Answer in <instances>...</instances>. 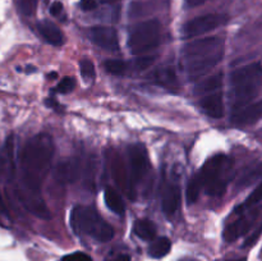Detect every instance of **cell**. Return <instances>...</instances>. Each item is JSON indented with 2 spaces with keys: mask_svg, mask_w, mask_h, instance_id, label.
<instances>
[{
  "mask_svg": "<svg viewBox=\"0 0 262 261\" xmlns=\"http://www.w3.org/2000/svg\"><path fill=\"white\" fill-rule=\"evenodd\" d=\"M53 156V138L46 133L30 138L20 154L18 199L28 211L40 219H50L51 216L50 210L41 196V187L50 170Z\"/></svg>",
  "mask_w": 262,
  "mask_h": 261,
  "instance_id": "cell-1",
  "label": "cell"
},
{
  "mask_svg": "<svg viewBox=\"0 0 262 261\" xmlns=\"http://www.w3.org/2000/svg\"><path fill=\"white\" fill-rule=\"evenodd\" d=\"M227 261H246V258H235V260H227Z\"/></svg>",
  "mask_w": 262,
  "mask_h": 261,
  "instance_id": "cell-40",
  "label": "cell"
},
{
  "mask_svg": "<svg viewBox=\"0 0 262 261\" xmlns=\"http://www.w3.org/2000/svg\"><path fill=\"white\" fill-rule=\"evenodd\" d=\"M224 58V40L219 36L197 38L182 49V67L189 79H199Z\"/></svg>",
  "mask_w": 262,
  "mask_h": 261,
  "instance_id": "cell-2",
  "label": "cell"
},
{
  "mask_svg": "<svg viewBox=\"0 0 262 261\" xmlns=\"http://www.w3.org/2000/svg\"><path fill=\"white\" fill-rule=\"evenodd\" d=\"M100 2L101 3H114V2H117V0H100Z\"/></svg>",
  "mask_w": 262,
  "mask_h": 261,
  "instance_id": "cell-39",
  "label": "cell"
},
{
  "mask_svg": "<svg viewBox=\"0 0 262 261\" xmlns=\"http://www.w3.org/2000/svg\"><path fill=\"white\" fill-rule=\"evenodd\" d=\"M97 2L96 0H81V8L84 12H91V10L96 9Z\"/></svg>",
  "mask_w": 262,
  "mask_h": 261,
  "instance_id": "cell-33",
  "label": "cell"
},
{
  "mask_svg": "<svg viewBox=\"0 0 262 261\" xmlns=\"http://www.w3.org/2000/svg\"><path fill=\"white\" fill-rule=\"evenodd\" d=\"M262 201V181L260 182V184H258L257 187H256L255 189H253L252 193L250 194V196L246 199L245 204L242 205V206L238 207L235 211H239V210H246V209H250V207H253L255 205L260 204Z\"/></svg>",
  "mask_w": 262,
  "mask_h": 261,
  "instance_id": "cell-25",
  "label": "cell"
},
{
  "mask_svg": "<svg viewBox=\"0 0 262 261\" xmlns=\"http://www.w3.org/2000/svg\"><path fill=\"white\" fill-rule=\"evenodd\" d=\"M104 200L106 206L112 210L113 212L118 215H124L125 204L120 194L112 187H106L104 191Z\"/></svg>",
  "mask_w": 262,
  "mask_h": 261,
  "instance_id": "cell-21",
  "label": "cell"
},
{
  "mask_svg": "<svg viewBox=\"0 0 262 261\" xmlns=\"http://www.w3.org/2000/svg\"><path fill=\"white\" fill-rule=\"evenodd\" d=\"M262 118V100L253 104L246 105L242 109L234 112L232 122L237 125H250Z\"/></svg>",
  "mask_w": 262,
  "mask_h": 261,
  "instance_id": "cell-13",
  "label": "cell"
},
{
  "mask_svg": "<svg viewBox=\"0 0 262 261\" xmlns=\"http://www.w3.org/2000/svg\"><path fill=\"white\" fill-rule=\"evenodd\" d=\"M261 176H262V165H258V166H256V168H253L252 170L247 171V173H246L245 176L239 179V182H238V186H239L241 188L248 187L250 184H252L256 179L260 178Z\"/></svg>",
  "mask_w": 262,
  "mask_h": 261,
  "instance_id": "cell-27",
  "label": "cell"
},
{
  "mask_svg": "<svg viewBox=\"0 0 262 261\" xmlns=\"http://www.w3.org/2000/svg\"><path fill=\"white\" fill-rule=\"evenodd\" d=\"M223 79H224L223 72H217V73L212 74V76H210L209 78L201 81L196 87H194V94L204 95L219 91L220 87L223 86Z\"/></svg>",
  "mask_w": 262,
  "mask_h": 261,
  "instance_id": "cell-19",
  "label": "cell"
},
{
  "mask_svg": "<svg viewBox=\"0 0 262 261\" xmlns=\"http://www.w3.org/2000/svg\"><path fill=\"white\" fill-rule=\"evenodd\" d=\"M63 12V4L60 2H54L50 7V13L54 17H59Z\"/></svg>",
  "mask_w": 262,
  "mask_h": 261,
  "instance_id": "cell-34",
  "label": "cell"
},
{
  "mask_svg": "<svg viewBox=\"0 0 262 261\" xmlns=\"http://www.w3.org/2000/svg\"><path fill=\"white\" fill-rule=\"evenodd\" d=\"M71 224L77 233H82L97 242H109L114 238V228L91 206L74 207Z\"/></svg>",
  "mask_w": 262,
  "mask_h": 261,
  "instance_id": "cell-4",
  "label": "cell"
},
{
  "mask_svg": "<svg viewBox=\"0 0 262 261\" xmlns=\"http://www.w3.org/2000/svg\"><path fill=\"white\" fill-rule=\"evenodd\" d=\"M79 71H81L82 77L84 81H94L96 77V69H95V64L92 63L90 59H82L79 61Z\"/></svg>",
  "mask_w": 262,
  "mask_h": 261,
  "instance_id": "cell-26",
  "label": "cell"
},
{
  "mask_svg": "<svg viewBox=\"0 0 262 261\" xmlns=\"http://www.w3.org/2000/svg\"><path fill=\"white\" fill-rule=\"evenodd\" d=\"M89 37L100 49L106 51L119 50V37L115 28L109 26H96L90 30Z\"/></svg>",
  "mask_w": 262,
  "mask_h": 261,
  "instance_id": "cell-11",
  "label": "cell"
},
{
  "mask_svg": "<svg viewBox=\"0 0 262 261\" xmlns=\"http://www.w3.org/2000/svg\"><path fill=\"white\" fill-rule=\"evenodd\" d=\"M107 161H109V165L112 168L113 178L117 182L119 188L123 189L130 199H135V187L130 183L129 173H127V170H125V166L122 163L123 160L120 159V156L115 151H109L107 153Z\"/></svg>",
  "mask_w": 262,
  "mask_h": 261,
  "instance_id": "cell-10",
  "label": "cell"
},
{
  "mask_svg": "<svg viewBox=\"0 0 262 261\" xmlns=\"http://www.w3.org/2000/svg\"><path fill=\"white\" fill-rule=\"evenodd\" d=\"M79 170H81V164L76 158L66 159L59 165L56 166L55 178L58 179L59 183H73L79 177Z\"/></svg>",
  "mask_w": 262,
  "mask_h": 261,
  "instance_id": "cell-15",
  "label": "cell"
},
{
  "mask_svg": "<svg viewBox=\"0 0 262 261\" xmlns=\"http://www.w3.org/2000/svg\"><path fill=\"white\" fill-rule=\"evenodd\" d=\"M37 30L40 35L48 41L49 44L54 46H60L64 42V35L54 23L49 20H42L37 23Z\"/></svg>",
  "mask_w": 262,
  "mask_h": 261,
  "instance_id": "cell-18",
  "label": "cell"
},
{
  "mask_svg": "<svg viewBox=\"0 0 262 261\" xmlns=\"http://www.w3.org/2000/svg\"><path fill=\"white\" fill-rule=\"evenodd\" d=\"M179 261H197V260H194V258H192V257H183V258H181Z\"/></svg>",
  "mask_w": 262,
  "mask_h": 261,
  "instance_id": "cell-38",
  "label": "cell"
},
{
  "mask_svg": "<svg viewBox=\"0 0 262 261\" xmlns=\"http://www.w3.org/2000/svg\"><path fill=\"white\" fill-rule=\"evenodd\" d=\"M182 200V192L179 186L177 184H168L163 192V211L165 212L166 216H173L178 210L179 204Z\"/></svg>",
  "mask_w": 262,
  "mask_h": 261,
  "instance_id": "cell-16",
  "label": "cell"
},
{
  "mask_svg": "<svg viewBox=\"0 0 262 261\" xmlns=\"http://www.w3.org/2000/svg\"><path fill=\"white\" fill-rule=\"evenodd\" d=\"M233 160L223 154L210 158L200 170L202 187L210 196H222L232 179Z\"/></svg>",
  "mask_w": 262,
  "mask_h": 261,
  "instance_id": "cell-5",
  "label": "cell"
},
{
  "mask_svg": "<svg viewBox=\"0 0 262 261\" xmlns=\"http://www.w3.org/2000/svg\"><path fill=\"white\" fill-rule=\"evenodd\" d=\"M104 67L107 73L114 74V76H122L127 72V63L119 59H109L105 61Z\"/></svg>",
  "mask_w": 262,
  "mask_h": 261,
  "instance_id": "cell-24",
  "label": "cell"
},
{
  "mask_svg": "<svg viewBox=\"0 0 262 261\" xmlns=\"http://www.w3.org/2000/svg\"><path fill=\"white\" fill-rule=\"evenodd\" d=\"M258 214H260V209H256L253 210V211H250L247 212V214L242 215V216L238 217L237 220H234L233 223L228 224L227 228L224 229V233H223V237H224L225 242H234L238 238L250 232L252 225L255 224V222L257 220Z\"/></svg>",
  "mask_w": 262,
  "mask_h": 261,
  "instance_id": "cell-9",
  "label": "cell"
},
{
  "mask_svg": "<svg viewBox=\"0 0 262 261\" xmlns=\"http://www.w3.org/2000/svg\"><path fill=\"white\" fill-rule=\"evenodd\" d=\"M152 79L155 83L171 92H177L179 89L178 77L173 67H159L152 73Z\"/></svg>",
  "mask_w": 262,
  "mask_h": 261,
  "instance_id": "cell-17",
  "label": "cell"
},
{
  "mask_svg": "<svg viewBox=\"0 0 262 261\" xmlns=\"http://www.w3.org/2000/svg\"><path fill=\"white\" fill-rule=\"evenodd\" d=\"M171 241L166 237L155 238L148 247V255L152 258H163L170 252Z\"/></svg>",
  "mask_w": 262,
  "mask_h": 261,
  "instance_id": "cell-22",
  "label": "cell"
},
{
  "mask_svg": "<svg viewBox=\"0 0 262 261\" xmlns=\"http://www.w3.org/2000/svg\"><path fill=\"white\" fill-rule=\"evenodd\" d=\"M262 89V66L251 63L235 69L230 76V95L233 110L242 109L260 94Z\"/></svg>",
  "mask_w": 262,
  "mask_h": 261,
  "instance_id": "cell-3",
  "label": "cell"
},
{
  "mask_svg": "<svg viewBox=\"0 0 262 261\" xmlns=\"http://www.w3.org/2000/svg\"><path fill=\"white\" fill-rule=\"evenodd\" d=\"M161 25L156 19L143 20L133 26L128 36V48L135 55L155 49L160 44Z\"/></svg>",
  "mask_w": 262,
  "mask_h": 261,
  "instance_id": "cell-6",
  "label": "cell"
},
{
  "mask_svg": "<svg viewBox=\"0 0 262 261\" xmlns=\"http://www.w3.org/2000/svg\"><path fill=\"white\" fill-rule=\"evenodd\" d=\"M109 261H130V258L128 255H118L115 257L110 258Z\"/></svg>",
  "mask_w": 262,
  "mask_h": 261,
  "instance_id": "cell-36",
  "label": "cell"
},
{
  "mask_svg": "<svg viewBox=\"0 0 262 261\" xmlns=\"http://www.w3.org/2000/svg\"><path fill=\"white\" fill-rule=\"evenodd\" d=\"M128 161H129V179L132 186H137L143 181L150 170V159H148L147 150L141 143H135V145L128 147Z\"/></svg>",
  "mask_w": 262,
  "mask_h": 261,
  "instance_id": "cell-8",
  "label": "cell"
},
{
  "mask_svg": "<svg viewBox=\"0 0 262 261\" xmlns=\"http://www.w3.org/2000/svg\"><path fill=\"white\" fill-rule=\"evenodd\" d=\"M204 188L202 187V182L201 178L199 177V174L192 177L188 182V186H187V192H186V199H187V204L192 205L199 200L200 192L201 189Z\"/></svg>",
  "mask_w": 262,
  "mask_h": 261,
  "instance_id": "cell-23",
  "label": "cell"
},
{
  "mask_svg": "<svg viewBox=\"0 0 262 261\" xmlns=\"http://www.w3.org/2000/svg\"><path fill=\"white\" fill-rule=\"evenodd\" d=\"M200 105H201L202 112L209 117L215 118V119L224 117V100H223L222 91L212 92L202 97Z\"/></svg>",
  "mask_w": 262,
  "mask_h": 261,
  "instance_id": "cell-14",
  "label": "cell"
},
{
  "mask_svg": "<svg viewBox=\"0 0 262 261\" xmlns=\"http://www.w3.org/2000/svg\"><path fill=\"white\" fill-rule=\"evenodd\" d=\"M155 61V56L152 55H146V56H140L138 59H136V68L143 71V69H147L148 67H151Z\"/></svg>",
  "mask_w": 262,
  "mask_h": 261,
  "instance_id": "cell-30",
  "label": "cell"
},
{
  "mask_svg": "<svg viewBox=\"0 0 262 261\" xmlns=\"http://www.w3.org/2000/svg\"><path fill=\"white\" fill-rule=\"evenodd\" d=\"M133 232L138 238L143 241H151L152 242L156 238V229L155 223L148 219H138L133 225Z\"/></svg>",
  "mask_w": 262,
  "mask_h": 261,
  "instance_id": "cell-20",
  "label": "cell"
},
{
  "mask_svg": "<svg viewBox=\"0 0 262 261\" xmlns=\"http://www.w3.org/2000/svg\"><path fill=\"white\" fill-rule=\"evenodd\" d=\"M61 261H92L91 256L84 252H73L61 258Z\"/></svg>",
  "mask_w": 262,
  "mask_h": 261,
  "instance_id": "cell-31",
  "label": "cell"
},
{
  "mask_svg": "<svg viewBox=\"0 0 262 261\" xmlns=\"http://www.w3.org/2000/svg\"><path fill=\"white\" fill-rule=\"evenodd\" d=\"M37 7V0H20L19 8L25 15H32Z\"/></svg>",
  "mask_w": 262,
  "mask_h": 261,
  "instance_id": "cell-29",
  "label": "cell"
},
{
  "mask_svg": "<svg viewBox=\"0 0 262 261\" xmlns=\"http://www.w3.org/2000/svg\"><path fill=\"white\" fill-rule=\"evenodd\" d=\"M0 212L2 214H8V210H7V206H5L4 201H3V197H2V193H0Z\"/></svg>",
  "mask_w": 262,
  "mask_h": 261,
  "instance_id": "cell-37",
  "label": "cell"
},
{
  "mask_svg": "<svg viewBox=\"0 0 262 261\" xmlns=\"http://www.w3.org/2000/svg\"><path fill=\"white\" fill-rule=\"evenodd\" d=\"M186 2V5L189 8H194V7H200L204 3H206L207 0H184Z\"/></svg>",
  "mask_w": 262,
  "mask_h": 261,
  "instance_id": "cell-35",
  "label": "cell"
},
{
  "mask_svg": "<svg viewBox=\"0 0 262 261\" xmlns=\"http://www.w3.org/2000/svg\"><path fill=\"white\" fill-rule=\"evenodd\" d=\"M261 234H262V223H261L260 225H258L257 228H256L255 232H253L252 234H251L250 237H248L247 240H246V242H245V245H243V247H251V246L255 245V243L258 241V238L261 237Z\"/></svg>",
  "mask_w": 262,
  "mask_h": 261,
  "instance_id": "cell-32",
  "label": "cell"
},
{
  "mask_svg": "<svg viewBox=\"0 0 262 261\" xmlns=\"http://www.w3.org/2000/svg\"><path fill=\"white\" fill-rule=\"evenodd\" d=\"M0 171L2 176L10 182L15 173V160H14V137L9 136L3 146L2 155H0Z\"/></svg>",
  "mask_w": 262,
  "mask_h": 261,
  "instance_id": "cell-12",
  "label": "cell"
},
{
  "mask_svg": "<svg viewBox=\"0 0 262 261\" xmlns=\"http://www.w3.org/2000/svg\"><path fill=\"white\" fill-rule=\"evenodd\" d=\"M227 15L216 14V13L200 15V17L188 20L183 26V28H182V36L184 38H194L197 36L205 35V33L210 32V31L216 30L217 27L227 23Z\"/></svg>",
  "mask_w": 262,
  "mask_h": 261,
  "instance_id": "cell-7",
  "label": "cell"
},
{
  "mask_svg": "<svg viewBox=\"0 0 262 261\" xmlns=\"http://www.w3.org/2000/svg\"><path fill=\"white\" fill-rule=\"evenodd\" d=\"M76 87V79L73 77H64L56 86V91L59 94H69L72 92Z\"/></svg>",
  "mask_w": 262,
  "mask_h": 261,
  "instance_id": "cell-28",
  "label": "cell"
}]
</instances>
